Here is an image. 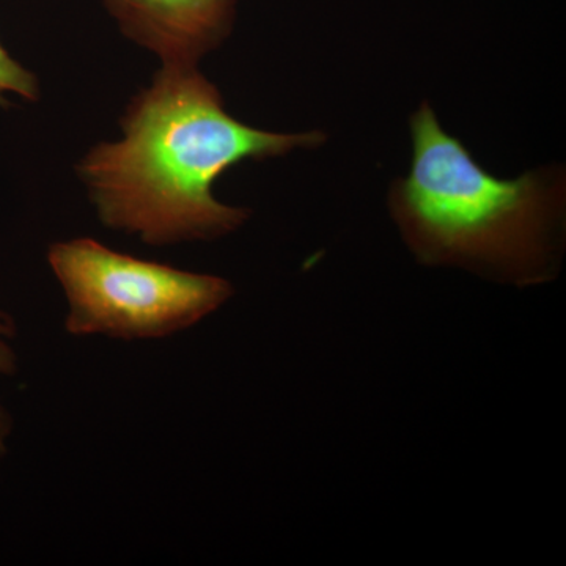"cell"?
Masks as SVG:
<instances>
[{"label": "cell", "instance_id": "obj_2", "mask_svg": "<svg viewBox=\"0 0 566 566\" xmlns=\"http://www.w3.org/2000/svg\"><path fill=\"white\" fill-rule=\"evenodd\" d=\"M412 163L389 193L420 263L460 266L517 286L557 271L564 180L547 169L502 180L444 132L430 104L412 114Z\"/></svg>", "mask_w": 566, "mask_h": 566}, {"label": "cell", "instance_id": "obj_3", "mask_svg": "<svg viewBox=\"0 0 566 566\" xmlns=\"http://www.w3.org/2000/svg\"><path fill=\"white\" fill-rule=\"evenodd\" d=\"M48 262L69 303L65 329L77 337H169L233 296L227 279L112 251L93 238L52 244Z\"/></svg>", "mask_w": 566, "mask_h": 566}, {"label": "cell", "instance_id": "obj_1", "mask_svg": "<svg viewBox=\"0 0 566 566\" xmlns=\"http://www.w3.org/2000/svg\"><path fill=\"white\" fill-rule=\"evenodd\" d=\"M123 139L93 147L76 166L99 221L163 248L237 232L251 211L212 196L237 164L322 145L319 132H263L226 111L197 66L163 65L120 118Z\"/></svg>", "mask_w": 566, "mask_h": 566}, {"label": "cell", "instance_id": "obj_5", "mask_svg": "<svg viewBox=\"0 0 566 566\" xmlns=\"http://www.w3.org/2000/svg\"><path fill=\"white\" fill-rule=\"evenodd\" d=\"M7 93H14L22 99L35 103L39 102L41 92L39 77L11 57L0 41V107L3 109L11 106Z\"/></svg>", "mask_w": 566, "mask_h": 566}, {"label": "cell", "instance_id": "obj_6", "mask_svg": "<svg viewBox=\"0 0 566 566\" xmlns=\"http://www.w3.org/2000/svg\"><path fill=\"white\" fill-rule=\"evenodd\" d=\"M17 337L14 319L0 311V375L11 376L18 371V356L14 352L13 338ZM11 434V417L0 405V463L7 455V442Z\"/></svg>", "mask_w": 566, "mask_h": 566}, {"label": "cell", "instance_id": "obj_4", "mask_svg": "<svg viewBox=\"0 0 566 566\" xmlns=\"http://www.w3.org/2000/svg\"><path fill=\"white\" fill-rule=\"evenodd\" d=\"M126 39L163 65L197 66L229 39L237 0H102Z\"/></svg>", "mask_w": 566, "mask_h": 566}]
</instances>
